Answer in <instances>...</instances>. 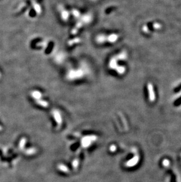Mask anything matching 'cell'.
Instances as JSON below:
<instances>
[{
	"label": "cell",
	"instance_id": "cell-6",
	"mask_svg": "<svg viewBox=\"0 0 181 182\" xmlns=\"http://www.w3.org/2000/svg\"><path fill=\"white\" fill-rule=\"evenodd\" d=\"M118 38V36L117 34H111L107 36V41L110 43H113L117 41Z\"/></svg>",
	"mask_w": 181,
	"mask_h": 182
},
{
	"label": "cell",
	"instance_id": "cell-10",
	"mask_svg": "<svg viewBox=\"0 0 181 182\" xmlns=\"http://www.w3.org/2000/svg\"><path fill=\"white\" fill-rule=\"evenodd\" d=\"M139 157L138 156L134 157L133 159H131V160H130L129 162L127 163V164H128V166H135L137 163H138V161H139Z\"/></svg>",
	"mask_w": 181,
	"mask_h": 182
},
{
	"label": "cell",
	"instance_id": "cell-5",
	"mask_svg": "<svg viewBox=\"0 0 181 182\" xmlns=\"http://www.w3.org/2000/svg\"><path fill=\"white\" fill-rule=\"evenodd\" d=\"M107 36L103 34H101L98 35L96 38H95V40H96V42L98 44H102L105 43L107 41Z\"/></svg>",
	"mask_w": 181,
	"mask_h": 182
},
{
	"label": "cell",
	"instance_id": "cell-8",
	"mask_svg": "<svg viewBox=\"0 0 181 182\" xmlns=\"http://www.w3.org/2000/svg\"><path fill=\"white\" fill-rule=\"evenodd\" d=\"M31 96L33 99H35L36 100H38L41 99V98L42 97V93H41L40 91L34 90L31 91Z\"/></svg>",
	"mask_w": 181,
	"mask_h": 182
},
{
	"label": "cell",
	"instance_id": "cell-1",
	"mask_svg": "<svg viewBox=\"0 0 181 182\" xmlns=\"http://www.w3.org/2000/svg\"><path fill=\"white\" fill-rule=\"evenodd\" d=\"M85 72L84 71V70L82 68L76 70L72 69L67 73L66 79L70 81L82 79L85 75Z\"/></svg>",
	"mask_w": 181,
	"mask_h": 182
},
{
	"label": "cell",
	"instance_id": "cell-3",
	"mask_svg": "<svg viewBox=\"0 0 181 182\" xmlns=\"http://www.w3.org/2000/svg\"><path fill=\"white\" fill-rule=\"evenodd\" d=\"M93 20V16L91 14L87 13L84 14V15H81L79 20L82 22L84 24H88L91 22Z\"/></svg>",
	"mask_w": 181,
	"mask_h": 182
},
{
	"label": "cell",
	"instance_id": "cell-17",
	"mask_svg": "<svg viewBox=\"0 0 181 182\" xmlns=\"http://www.w3.org/2000/svg\"><path fill=\"white\" fill-rule=\"evenodd\" d=\"M169 164V160H167V159H165L163 161V164L164 166L167 167Z\"/></svg>",
	"mask_w": 181,
	"mask_h": 182
},
{
	"label": "cell",
	"instance_id": "cell-13",
	"mask_svg": "<svg viewBox=\"0 0 181 182\" xmlns=\"http://www.w3.org/2000/svg\"><path fill=\"white\" fill-rule=\"evenodd\" d=\"M36 103L39 104V105L42 106V107H47V106H48V103H47V102L45 101H44V100H41V99L36 100Z\"/></svg>",
	"mask_w": 181,
	"mask_h": 182
},
{
	"label": "cell",
	"instance_id": "cell-11",
	"mask_svg": "<svg viewBox=\"0 0 181 182\" xmlns=\"http://www.w3.org/2000/svg\"><path fill=\"white\" fill-rule=\"evenodd\" d=\"M81 42V39L79 37H76L73 38V39H71L70 40L68 41V46H72V45L75 44H78L79 42Z\"/></svg>",
	"mask_w": 181,
	"mask_h": 182
},
{
	"label": "cell",
	"instance_id": "cell-12",
	"mask_svg": "<svg viewBox=\"0 0 181 182\" xmlns=\"http://www.w3.org/2000/svg\"><path fill=\"white\" fill-rule=\"evenodd\" d=\"M71 14H72V15L74 16L75 18H76L78 20L80 19V18L81 16L80 12L77 9H72V11H71Z\"/></svg>",
	"mask_w": 181,
	"mask_h": 182
},
{
	"label": "cell",
	"instance_id": "cell-19",
	"mask_svg": "<svg viewBox=\"0 0 181 182\" xmlns=\"http://www.w3.org/2000/svg\"><path fill=\"white\" fill-rule=\"evenodd\" d=\"M176 91H178L179 90H180L181 89V85H180V86H179L178 88H176Z\"/></svg>",
	"mask_w": 181,
	"mask_h": 182
},
{
	"label": "cell",
	"instance_id": "cell-18",
	"mask_svg": "<svg viewBox=\"0 0 181 182\" xmlns=\"http://www.w3.org/2000/svg\"><path fill=\"white\" fill-rule=\"evenodd\" d=\"M78 30L77 29V28L74 27L72 30V31H71V32H72V34H76L77 32H78Z\"/></svg>",
	"mask_w": 181,
	"mask_h": 182
},
{
	"label": "cell",
	"instance_id": "cell-20",
	"mask_svg": "<svg viewBox=\"0 0 181 182\" xmlns=\"http://www.w3.org/2000/svg\"><path fill=\"white\" fill-rule=\"evenodd\" d=\"M91 1H96V0H91Z\"/></svg>",
	"mask_w": 181,
	"mask_h": 182
},
{
	"label": "cell",
	"instance_id": "cell-2",
	"mask_svg": "<svg viewBox=\"0 0 181 182\" xmlns=\"http://www.w3.org/2000/svg\"><path fill=\"white\" fill-rule=\"evenodd\" d=\"M58 10L60 13L61 17L64 21H67L69 20L70 16V13L66 10L62 5L58 6Z\"/></svg>",
	"mask_w": 181,
	"mask_h": 182
},
{
	"label": "cell",
	"instance_id": "cell-7",
	"mask_svg": "<svg viewBox=\"0 0 181 182\" xmlns=\"http://www.w3.org/2000/svg\"><path fill=\"white\" fill-rule=\"evenodd\" d=\"M118 60L116 57H112L109 63V67L111 69H115L118 66L117 65Z\"/></svg>",
	"mask_w": 181,
	"mask_h": 182
},
{
	"label": "cell",
	"instance_id": "cell-15",
	"mask_svg": "<svg viewBox=\"0 0 181 182\" xmlns=\"http://www.w3.org/2000/svg\"><path fill=\"white\" fill-rule=\"evenodd\" d=\"M126 57V54L124 53H121V54H119V55L116 57L117 60H123L124 58H125Z\"/></svg>",
	"mask_w": 181,
	"mask_h": 182
},
{
	"label": "cell",
	"instance_id": "cell-16",
	"mask_svg": "<svg viewBox=\"0 0 181 182\" xmlns=\"http://www.w3.org/2000/svg\"><path fill=\"white\" fill-rule=\"evenodd\" d=\"M83 25H84V24H82V22L78 20V21H77V22L76 23V25H75V27L77 28L78 30H79L80 28H81V27H82Z\"/></svg>",
	"mask_w": 181,
	"mask_h": 182
},
{
	"label": "cell",
	"instance_id": "cell-9",
	"mask_svg": "<svg viewBox=\"0 0 181 182\" xmlns=\"http://www.w3.org/2000/svg\"><path fill=\"white\" fill-rule=\"evenodd\" d=\"M148 89H149V100L150 101H154L155 100V95L154 93L153 87L150 84L148 85Z\"/></svg>",
	"mask_w": 181,
	"mask_h": 182
},
{
	"label": "cell",
	"instance_id": "cell-14",
	"mask_svg": "<svg viewBox=\"0 0 181 182\" xmlns=\"http://www.w3.org/2000/svg\"><path fill=\"white\" fill-rule=\"evenodd\" d=\"M115 70H117V73L120 74H123L125 71V68L123 66H118V65Z\"/></svg>",
	"mask_w": 181,
	"mask_h": 182
},
{
	"label": "cell",
	"instance_id": "cell-4",
	"mask_svg": "<svg viewBox=\"0 0 181 182\" xmlns=\"http://www.w3.org/2000/svg\"><path fill=\"white\" fill-rule=\"evenodd\" d=\"M31 4L35 13L38 15H40L42 13V8L41 5L38 3H36L35 0H31Z\"/></svg>",
	"mask_w": 181,
	"mask_h": 182
}]
</instances>
